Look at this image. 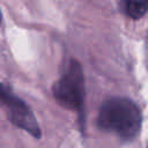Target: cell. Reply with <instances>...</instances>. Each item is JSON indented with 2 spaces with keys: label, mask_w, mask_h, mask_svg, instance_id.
I'll return each mask as SVG.
<instances>
[{
  "label": "cell",
  "mask_w": 148,
  "mask_h": 148,
  "mask_svg": "<svg viewBox=\"0 0 148 148\" xmlns=\"http://www.w3.org/2000/svg\"><path fill=\"white\" fill-rule=\"evenodd\" d=\"M97 123L101 128L113 132L124 140H130L140 130L141 113L132 101L113 97L103 103Z\"/></svg>",
  "instance_id": "cell-1"
},
{
  "label": "cell",
  "mask_w": 148,
  "mask_h": 148,
  "mask_svg": "<svg viewBox=\"0 0 148 148\" xmlns=\"http://www.w3.org/2000/svg\"><path fill=\"white\" fill-rule=\"evenodd\" d=\"M56 101L66 109L80 110L84 99V77L81 65L72 60L52 88Z\"/></svg>",
  "instance_id": "cell-2"
},
{
  "label": "cell",
  "mask_w": 148,
  "mask_h": 148,
  "mask_svg": "<svg viewBox=\"0 0 148 148\" xmlns=\"http://www.w3.org/2000/svg\"><path fill=\"white\" fill-rule=\"evenodd\" d=\"M0 105L15 126L29 132L35 138L40 136V128L29 106L16 97L9 87L2 83H0Z\"/></svg>",
  "instance_id": "cell-3"
},
{
  "label": "cell",
  "mask_w": 148,
  "mask_h": 148,
  "mask_svg": "<svg viewBox=\"0 0 148 148\" xmlns=\"http://www.w3.org/2000/svg\"><path fill=\"white\" fill-rule=\"evenodd\" d=\"M126 10L131 17L140 18L148 10V0H126Z\"/></svg>",
  "instance_id": "cell-4"
},
{
  "label": "cell",
  "mask_w": 148,
  "mask_h": 148,
  "mask_svg": "<svg viewBox=\"0 0 148 148\" xmlns=\"http://www.w3.org/2000/svg\"><path fill=\"white\" fill-rule=\"evenodd\" d=\"M0 23H1V12H0Z\"/></svg>",
  "instance_id": "cell-5"
}]
</instances>
